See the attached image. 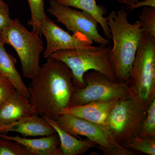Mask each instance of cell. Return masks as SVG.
Listing matches in <instances>:
<instances>
[{"label": "cell", "instance_id": "2e32d148", "mask_svg": "<svg viewBox=\"0 0 155 155\" xmlns=\"http://www.w3.org/2000/svg\"><path fill=\"white\" fill-rule=\"evenodd\" d=\"M63 5L79 9L92 16L98 24L101 25L105 36L108 40L111 39L110 30L107 23V13L104 6L98 5L96 0H55Z\"/></svg>", "mask_w": 155, "mask_h": 155}, {"label": "cell", "instance_id": "7a4b0ae2", "mask_svg": "<svg viewBox=\"0 0 155 155\" xmlns=\"http://www.w3.org/2000/svg\"><path fill=\"white\" fill-rule=\"evenodd\" d=\"M127 15L125 10H120L111 11L106 17L114 42L110 62L116 80L121 83L127 80L143 34L140 20L130 23Z\"/></svg>", "mask_w": 155, "mask_h": 155}, {"label": "cell", "instance_id": "9a60e30c", "mask_svg": "<svg viewBox=\"0 0 155 155\" xmlns=\"http://www.w3.org/2000/svg\"><path fill=\"white\" fill-rule=\"evenodd\" d=\"M58 134L60 140L62 155H83L97 145L88 139H78L61 128L54 120L43 116Z\"/></svg>", "mask_w": 155, "mask_h": 155}, {"label": "cell", "instance_id": "4fadbf2b", "mask_svg": "<svg viewBox=\"0 0 155 155\" xmlns=\"http://www.w3.org/2000/svg\"><path fill=\"white\" fill-rule=\"evenodd\" d=\"M36 114L28 98L16 90L0 106V127L12 124L25 116Z\"/></svg>", "mask_w": 155, "mask_h": 155}, {"label": "cell", "instance_id": "9c48e42d", "mask_svg": "<svg viewBox=\"0 0 155 155\" xmlns=\"http://www.w3.org/2000/svg\"><path fill=\"white\" fill-rule=\"evenodd\" d=\"M58 125L69 134L77 137H85L97 145L100 150L122 146L106 127L67 114H61L56 120Z\"/></svg>", "mask_w": 155, "mask_h": 155}, {"label": "cell", "instance_id": "277c9868", "mask_svg": "<svg viewBox=\"0 0 155 155\" xmlns=\"http://www.w3.org/2000/svg\"><path fill=\"white\" fill-rule=\"evenodd\" d=\"M110 47L101 45L88 48L61 50L49 58L59 60L66 64L72 72L75 88H82L85 84L83 75L85 72L94 70L102 73L112 81L118 82L110 61Z\"/></svg>", "mask_w": 155, "mask_h": 155}, {"label": "cell", "instance_id": "cb8c5ba5", "mask_svg": "<svg viewBox=\"0 0 155 155\" xmlns=\"http://www.w3.org/2000/svg\"><path fill=\"white\" fill-rule=\"evenodd\" d=\"M12 21L8 5L4 0H0V31L9 26Z\"/></svg>", "mask_w": 155, "mask_h": 155}, {"label": "cell", "instance_id": "52a82bcc", "mask_svg": "<svg viewBox=\"0 0 155 155\" xmlns=\"http://www.w3.org/2000/svg\"><path fill=\"white\" fill-rule=\"evenodd\" d=\"M48 11L64 24L76 38L91 45L93 41L109 46L108 39L102 36L98 30V23L90 15L84 11L61 5L55 0H50Z\"/></svg>", "mask_w": 155, "mask_h": 155}, {"label": "cell", "instance_id": "d6986e66", "mask_svg": "<svg viewBox=\"0 0 155 155\" xmlns=\"http://www.w3.org/2000/svg\"><path fill=\"white\" fill-rule=\"evenodd\" d=\"M30 7L31 18L28 25L32 27V31L41 36L40 26L41 21L47 17L45 12L44 0H27Z\"/></svg>", "mask_w": 155, "mask_h": 155}, {"label": "cell", "instance_id": "7c38bea8", "mask_svg": "<svg viewBox=\"0 0 155 155\" xmlns=\"http://www.w3.org/2000/svg\"><path fill=\"white\" fill-rule=\"evenodd\" d=\"M119 100L95 102L70 107L63 110L62 114H70L106 127L110 113Z\"/></svg>", "mask_w": 155, "mask_h": 155}, {"label": "cell", "instance_id": "44dd1931", "mask_svg": "<svg viewBox=\"0 0 155 155\" xmlns=\"http://www.w3.org/2000/svg\"><path fill=\"white\" fill-rule=\"evenodd\" d=\"M143 34H149L155 37V8L144 7L140 16Z\"/></svg>", "mask_w": 155, "mask_h": 155}, {"label": "cell", "instance_id": "484cf974", "mask_svg": "<svg viewBox=\"0 0 155 155\" xmlns=\"http://www.w3.org/2000/svg\"><path fill=\"white\" fill-rule=\"evenodd\" d=\"M114 1H117L119 3L125 4L128 6H130L135 4L139 0H114Z\"/></svg>", "mask_w": 155, "mask_h": 155}, {"label": "cell", "instance_id": "ffe728a7", "mask_svg": "<svg viewBox=\"0 0 155 155\" xmlns=\"http://www.w3.org/2000/svg\"><path fill=\"white\" fill-rule=\"evenodd\" d=\"M137 135L143 137L155 138V99L147 108Z\"/></svg>", "mask_w": 155, "mask_h": 155}, {"label": "cell", "instance_id": "7402d4cb", "mask_svg": "<svg viewBox=\"0 0 155 155\" xmlns=\"http://www.w3.org/2000/svg\"><path fill=\"white\" fill-rule=\"evenodd\" d=\"M0 155H32L19 143L0 137Z\"/></svg>", "mask_w": 155, "mask_h": 155}, {"label": "cell", "instance_id": "30bf717a", "mask_svg": "<svg viewBox=\"0 0 155 155\" xmlns=\"http://www.w3.org/2000/svg\"><path fill=\"white\" fill-rule=\"evenodd\" d=\"M41 33L45 38L47 46L44 53L45 58L61 50L76 48H88L92 46L87 42L71 35L62 29L47 17L41 21Z\"/></svg>", "mask_w": 155, "mask_h": 155}, {"label": "cell", "instance_id": "d4e9b609", "mask_svg": "<svg viewBox=\"0 0 155 155\" xmlns=\"http://www.w3.org/2000/svg\"><path fill=\"white\" fill-rule=\"evenodd\" d=\"M155 7V0H144L142 2L137 1L132 5L128 6L127 9H130L131 11L142 7Z\"/></svg>", "mask_w": 155, "mask_h": 155}, {"label": "cell", "instance_id": "ac0fdd59", "mask_svg": "<svg viewBox=\"0 0 155 155\" xmlns=\"http://www.w3.org/2000/svg\"><path fill=\"white\" fill-rule=\"evenodd\" d=\"M122 146L132 150L149 155H155V138L134 136L122 144Z\"/></svg>", "mask_w": 155, "mask_h": 155}, {"label": "cell", "instance_id": "5bb4252c", "mask_svg": "<svg viewBox=\"0 0 155 155\" xmlns=\"http://www.w3.org/2000/svg\"><path fill=\"white\" fill-rule=\"evenodd\" d=\"M0 137L19 143L32 155H62L60 139L57 133L38 139H27L4 134H0Z\"/></svg>", "mask_w": 155, "mask_h": 155}, {"label": "cell", "instance_id": "8992f818", "mask_svg": "<svg viewBox=\"0 0 155 155\" xmlns=\"http://www.w3.org/2000/svg\"><path fill=\"white\" fill-rule=\"evenodd\" d=\"M83 78L85 86L75 88L69 107L95 102L121 100L129 96L124 83L113 82L98 71L90 70L85 72Z\"/></svg>", "mask_w": 155, "mask_h": 155}, {"label": "cell", "instance_id": "603a6c76", "mask_svg": "<svg viewBox=\"0 0 155 155\" xmlns=\"http://www.w3.org/2000/svg\"><path fill=\"white\" fill-rule=\"evenodd\" d=\"M16 90V87L11 81L0 74V106L13 95Z\"/></svg>", "mask_w": 155, "mask_h": 155}, {"label": "cell", "instance_id": "e0dca14e", "mask_svg": "<svg viewBox=\"0 0 155 155\" xmlns=\"http://www.w3.org/2000/svg\"><path fill=\"white\" fill-rule=\"evenodd\" d=\"M4 45L0 41V74L8 78L17 90L29 99L30 95L28 87L16 69L17 59L6 51Z\"/></svg>", "mask_w": 155, "mask_h": 155}, {"label": "cell", "instance_id": "3957f363", "mask_svg": "<svg viewBox=\"0 0 155 155\" xmlns=\"http://www.w3.org/2000/svg\"><path fill=\"white\" fill-rule=\"evenodd\" d=\"M129 96L145 110L155 99V37L143 34L128 78Z\"/></svg>", "mask_w": 155, "mask_h": 155}, {"label": "cell", "instance_id": "8fae6325", "mask_svg": "<svg viewBox=\"0 0 155 155\" xmlns=\"http://www.w3.org/2000/svg\"><path fill=\"white\" fill-rule=\"evenodd\" d=\"M11 131L20 134L25 138L28 136H46L56 133L54 127L44 117L37 114L25 116L10 125L0 127V134H6Z\"/></svg>", "mask_w": 155, "mask_h": 155}, {"label": "cell", "instance_id": "5b68a950", "mask_svg": "<svg viewBox=\"0 0 155 155\" xmlns=\"http://www.w3.org/2000/svg\"><path fill=\"white\" fill-rule=\"evenodd\" d=\"M0 41L14 48L19 56L24 77L32 79L38 75L43 43L36 32L29 31L19 19H12L8 27L0 31Z\"/></svg>", "mask_w": 155, "mask_h": 155}, {"label": "cell", "instance_id": "6da1fadb", "mask_svg": "<svg viewBox=\"0 0 155 155\" xmlns=\"http://www.w3.org/2000/svg\"><path fill=\"white\" fill-rule=\"evenodd\" d=\"M75 87L71 70L63 62L48 58L28 87L35 114L56 121L70 106Z\"/></svg>", "mask_w": 155, "mask_h": 155}, {"label": "cell", "instance_id": "ba28073f", "mask_svg": "<svg viewBox=\"0 0 155 155\" xmlns=\"http://www.w3.org/2000/svg\"><path fill=\"white\" fill-rule=\"evenodd\" d=\"M147 110L128 96L119 100L112 109L106 127L116 141L122 144L137 135Z\"/></svg>", "mask_w": 155, "mask_h": 155}]
</instances>
